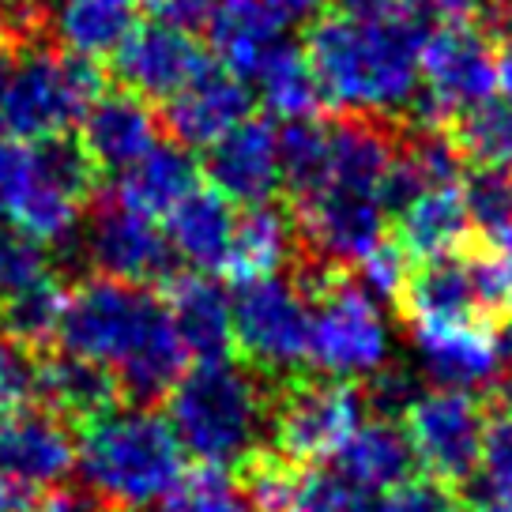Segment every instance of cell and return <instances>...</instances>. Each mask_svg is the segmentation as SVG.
I'll list each match as a JSON object with an SVG mask.
<instances>
[{
  "label": "cell",
  "instance_id": "obj_20",
  "mask_svg": "<svg viewBox=\"0 0 512 512\" xmlns=\"http://www.w3.org/2000/svg\"><path fill=\"white\" fill-rule=\"evenodd\" d=\"M208 34L215 64L245 83H253L260 68L290 42L287 19L264 0H219Z\"/></svg>",
  "mask_w": 512,
  "mask_h": 512
},
{
  "label": "cell",
  "instance_id": "obj_42",
  "mask_svg": "<svg viewBox=\"0 0 512 512\" xmlns=\"http://www.w3.org/2000/svg\"><path fill=\"white\" fill-rule=\"evenodd\" d=\"M422 396V388H418V377L411 373L407 366L400 362H384L377 373H369V381L362 384V400L366 407H373L384 422H396V418L407 415V407Z\"/></svg>",
  "mask_w": 512,
  "mask_h": 512
},
{
  "label": "cell",
  "instance_id": "obj_32",
  "mask_svg": "<svg viewBox=\"0 0 512 512\" xmlns=\"http://www.w3.org/2000/svg\"><path fill=\"white\" fill-rule=\"evenodd\" d=\"M238 486L253 512H294L298 494H302L305 467L287 460L275 448L256 445L245 460L234 464Z\"/></svg>",
  "mask_w": 512,
  "mask_h": 512
},
{
  "label": "cell",
  "instance_id": "obj_24",
  "mask_svg": "<svg viewBox=\"0 0 512 512\" xmlns=\"http://www.w3.org/2000/svg\"><path fill=\"white\" fill-rule=\"evenodd\" d=\"M298 249H302V241H298L294 211L279 208L272 200L253 204L234 223V241H230V256H226L223 272L234 283L260 279V275H279L298 256Z\"/></svg>",
  "mask_w": 512,
  "mask_h": 512
},
{
  "label": "cell",
  "instance_id": "obj_3",
  "mask_svg": "<svg viewBox=\"0 0 512 512\" xmlns=\"http://www.w3.org/2000/svg\"><path fill=\"white\" fill-rule=\"evenodd\" d=\"M83 486L110 512H140L181 479L185 448L151 407L110 411L87 422L76 441Z\"/></svg>",
  "mask_w": 512,
  "mask_h": 512
},
{
  "label": "cell",
  "instance_id": "obj_27",
  "mask_svg": "<svg viewBox=\"0 0 512 512\" xmlns=\"http://www.w3.org/2000/svg\"><path fill=\"white\" fill-rule=\"evenodd\" d=\"M192 189H200V166L189 147L155 144L128 174H121L117 196L147 219H166Z\"/></svg>",
  "mask_w": 512,
  "mask_h": 512
},
{
  "label": "cell",
  "instance_id": "obj_15",
  "mask_svg": "<svg viewBox=\"0 0 512 512\" xmlns=\"http://www.w3.org/2000/svg\"><path fill=\"white\" fill-rule=\"evenodd\" d=\"M211 189H219L230 204L253 208L268 204L283 189L279 174V128L264 117H249L238 128H230L223 140L208 147L204 162Z\"/></svg>",
  "mask_w": 512,
  "mask_h": 512
},
{
  "label": "cell",
  "instance_id": "obj_40",
  "mask_svg": "<svg viewBox=\"0 0 512 512\" xmlns=\"http://www.w3.org/2000/svg\"><path fill=\"white\" fill-rule=\"evenodd\" d=\"M38 185V151L31 140L0 136V223H12Z\"/></svg>",
  "mask_w": 512,
  "mask_h": 512
},
{
  "label": "cell",
  "instance_id": "obj_1",
  "mask_svg": "<svg viewBox=\"0 0 512 512\" xmlns=\"http://www.w3.org/2000/svg\"><path fill=\"white\" fill-rule=\"evenodd\" d=\"M430 31L403 8L317 16L305 38L320 98L343 117H407L422 87V42Z\"/></svg>",
  "mask_w": 512,
  "mask_h": 512
},
{
  "label": "cell",
  "instance_id": "obj_38",
  "mask_svg": "<svg viewBox=\"0 0 512 512\" xmlns=\"http://www.w3.org/2000/svg\"><path fill=\"white\" fill-rule=\"evenodd\" d=\"M475 479H479V501L512 490V407H490Z\"/></svg>",
  "mask_w": 512,
  "mask_h": 512
},
{
  "label": "cell",
  "instance_id": "obj_35",
  "mask_svg": "<svg viewBox=\"0 0 512 512\" xmlns=\"http://www.w3.org/2000/svg\"><path fill=\"white\" fill-rule=\"evenodd\" d=\"M464 208L486 241L512 234V166H479L464 181Z\"/></svg>",
  "mask_w": 512,
  "mask_h": 512
},
{
  "label": "cell",
  "instance_id": "obj_23",
  "mask_svg": "<svg viewBox=\"0 0 512 512\" xmlns=\"http://www.w3.org/2000/svg\"><path fill=\"white\" fill-rule=\"evenodd\" d=\"M400 313L407 324H460V320H482L471 268L464 253H448L422 260V268L407 275L400 294Z\"/></svg>",
  "mask_w": 512,
  "mask_h": 512
},
{
  "label": "cell",
  "instance_id": "obj_44",
  "mask_svg": "<svg viewBox=\"0 0 512 512\" xmlns=\"http://www.w3.org/2000/svg\"><path fill=\"white\" fill-rule=\"evenodd\" d=\"M34 396V366L27 351H19L12 339L0 332V415L27 407Z\"/></svg>",
  "mask_w": 512,
  "mask_h": 512
},
{
  "label": "cell",
  "instance_id": "obj_29",
  "mask_svg": "<svg viewBox=\"0 0 512 512\" xmlns=\"http://www.w3.org/2000/svg\"><path fill=\"white\" fill-rule=\"evenodd\" d=\"M64 305H68V290L49 275L42 283L0 302V332L19 351H49V343L61 336Z\"/></svg>",
  "mask_w": 512,
  "mask_h": 512
},
{
  "label": "cell",
  "instance_id": "obj_25",
  "mask_svg": "<svg viewBox=\"0 0 512 512\" xmlns=\"http://www.w3.org/2000/svg\"><path fill=\"white\" fill-rule=\"evenodd\" d=\"M136 12L140 0H49V31L64 53L102 61L132 34Z\"/></svg>",
  "mask_w": 512,
  "mask_h": 512
},
{
  "label": "cell",
  "instance_id": "obj_39",
  "mask_svg": "<svg viewBox=\"0 0 512 512\" xmlns=\"http://www.w3.org/2000/svg\"><path fill=\"white\" fill-rule=\"evenodd\" d=\"M294 512H381V494L354 486L339 471H305Z\"/></svg>",
  "mask_w": 512,
  "mask_h": 512
},
{
  "label": "cell",
  "instance_id": "obj_37",
  "mask_svg": "<svg viewBox=\"0 0 512 512\" xmlns=\"http://www.w3.org/2000/svg\"><path fill=\"white\" fill-rule=\"evenodd\" d=\"M49 253L42 241L23 234L16 226H0V302L12 298L19 290L34 287L49 279Z\"/></svg>",
  "mask_w": 512,
  "mask_h": 512
},
{
  "label": "cell",
  "instance_id": "obj_17",
  "mask_svg": "<svg viewBox=\"0 0 512 512\" xmlns=\"http://www.w3.org/2000/svg\"><path fill=\"white\" fill-rule=\"evenodd\" d=\"M80 144L98 174L121 177L159 144V113L128 91L98 95L80 121Z\"/></svg>",
  "mask_w": 512,
  "mask_h": 512
},
{
  "label": "cell",
  "instance_id": "obj_9",
  "mask_svg": "<svg viewBox=\"0 0 512 512\" xmlns=\"http://www.w3.org/2000/svg\"><path fill=\"white\" fill-rule=\"evenodd\" d=\"M76 467V437L49 407L0 415V512H31Z\"/></svg>",
  "mask_w": 512,
  "mask_h": 512
},
{
  "label": "cell",
  "instance_id": "obj_16",
  "mask_svg": "<svg viewBox=\"0 0 512 512\" xmlns=\"http://www.w3.org/2000/svg\"><path fill=\"white\" fill-rule=\"evenodd\" d=\"M249 117H253L249 83L238 80L234 72H226L223 64L215 61L185 91H177L166 102V113H162L174 144L189 147V151L192 147H211L215 140H223L230 128H238Z\"/></svg>",
  "mask_w": 512,
  "mask_h": 512
},
{
  "label": "cell",
  "instance_id": "obj_51",
  "mask_svg": "<svg viewBox=\"0 0 512 512\" xmlns=\"http://www.w3.org/2000/svg\"><path fill=\"white\" fill-rule=\"evenodd\" d=\"M475 512H512V490L509 494H494V497H482Z\"/></svg>",
  "mask_w": 512,
  "mask_h": 512
},
{
  "label": "cell",
  "instance_id": "obj_50",
  "mask_svg": "<svg viewBox=\"0 0 512 512\" xmlns=\"http://www.w3.org/2000/svg\"><path fill=\"white\" fill-rule=\"evenodd\" d=\"M494 347H497V358L512 366V313L494 324Z\"/></svg>",
  "mask_w": 512,
  "mask_h": 512
},
{
  "label": "cell",
  "instance_id": "obj_30",
  "mask_svg": "<svg viewBox=\"0 0 512 512\" xmlns=\"http://www.w3.org/2000/svg\"><path fill=\"white\" fill-rule=\"evenodd\" d=\"M332 162V125L317 117H298L279 128V174L283 189L298 204L324 185Z\"/></svg>",
  "mask_w": 512,
  "mask_h": 512
},
{
  "label": "cell",
  "instance_id": "obj_12",
  "mask_svg": "<svg viewBox=\"0 0 512 512\" xmlns=\"http://www.w3.org/2000/svg\"><path fill=\"white\" fill-rule=\"evenodd\" d=\"M482 430H486L482 403L460 388L426 392L403 415V433L415 460L430 471V479H441L448 486L475 479Z\"/></svg>",
  "mask_w": 512,
  "mask_h": 512
},
{
  "label": "cell",
  "instance_id": "obj_33",
  "mask_svg": "<svg viewBox=\"0 0 512 512\" xmlns=\"http://www.w3.org/2000/svg\"><path fill=\"white\" fill-rule=\"evenodd\" d=\"M452 140L479 166H512V95H494L452 121Z\"/></svg>",
  "mask_w": 512,
  "mask_h": 512
},
{
  "label": "cell",
  "instance_id": "obj_45",
  "mask_svg": "<svg viewBox=\"0 0 512 512\" xmlns=\"http://www.w3.org/2000/svg\"><path fill=\"white\" fill-rule=\"evenodd\" d=\"M147 8V16L162 23V27H174V31L196 34L208 31L219 0H140Z\"/></svg>",
  "mask_w": 512,
  "mask_h": 512
},
{
  "label": "cell",
  "instance_id": "obj_5",
  "mask_svg": "<svg viewBox=\"0 0 512 512\" xmlns=\"http://www.w3.org/2000/svg\"><path fill=\"white\" fill-rule=\"evenodd\" d=\"M102 95V72L95 61L72 57L64 49H27L12 57V76L4 91L0 125L19 140H53L80 125L87 106Z\"/></svg>",
  "mask_w": 512,
  "mask_h": 512
},
{
  "label": "cell",
  "instance_id": "obj_6",
  "mask_svg": "<svg viewBox=\"0 0 512 512\" xmlns=\"http://www.w3.org/2000/svg\"><path fill=\"white\" fill-rule=\"evenodd\" d=\"M418 68L422 87L415 106L407 110V125L445 128L497 91L494 38L482 27H471L467 19L430 31V38L422 42Z\"/></svg>",
  "mask_w": 512,
  "mask_h": 512
},
{
  "label": "cell",
  "instance_id": "obj_2",
  "mask_svg": "<svg viewBox=\"0 0 512 512\" xmlns=\"http://www.w3.org/2000/svg\"><path fill=\"white\" fill-rule=\"evenodd\" d=\"M57 339L68 354L110 366L121 396L136 407L166 400L189 358L166 305L151 290L102 275L68 294Z\"/></svg>",
  "mask_w": 512,
  "mask_h": 512
},
{
  "label": "cell",
  "instance_id": "obj_22",
  "mask_svg": "<svg viewBox=\"0 0 512 512\" xmlns=\"http://www.w3.org/2000/svg\"><path fill=\"white\" fill-rule=\"evenodd\" d=\"M238 215L219 189H192L170 215H166V241L174 256H181L192 272H223L230 241H234Z\"/></svg>",
  "mask_w": 512,
  "mask_h": 512
},
{
  "label": "cell",
  "instance_id": "obj_8",
  "mask_svg": "<svg viewBox=\"0 0 512 512\" xmlns=\"http://www.w3.org/2000/svg\"><path fill=\"white\" fill-rule=\"evenodd\" d=\"M362 388L343 377H283L272 396L275 452L294 464H317L336 456L362 426Z\"/></svg>",
  "mask_w": 512,
  "mask_h": 512
},
{
  "label": "cell",
  "instance_id": "obj_21",
  "mask_svg": "<svg viewBox=\"0 0 512 512\" xmlns=\"http://www.w3.org/2000/svg\"><path fill=\"white\" fill-rule=\"evenodd\" d=\"M34 392L46 400V407L64 422L87 426L95 418L117 411L121 384L117 373L102 362L80 358V354H49L42 366H34Z\"/></svg>",
  "mask_w": 512,
  "mask_h": 512
},
{
  "label": "cell",
  "instance_id": "obj_31",
  "mask_svg": "<svg viewBox=\"0 0 512 512\" xmlns=\"http://www.w3.org/2000/svg\"><path fill=\"white\" fill-rule=\"evenodd\" d=\"M256 91L264 98V106L283 117V121H298V117H313L317 106L324 102L317 87V76L305 61V49L298 46H283L272 61L260 68L256 76Z\"/></svg>",
  "mask_w": 512,
  "mask_h": 512
},
{
  "label": "cell",
  "instance_id": "obj_11",
  "mask_svg": "<svg viewBox=\"0 0 512 512\" xmlns=\"http://www.w3.org/2000/svg\"><path fill=\"white\" fill-rule=\"evenodd\" d=\"M313 332H309V358L328 377H369L388 358V328L381 305L347 275L313 298Z\"/></svg>",
  "mask_w": 512,
  "mask_h": 512
},
{
  "label": "cell",
  "instance_id": "obj_10",
  "mask_svg": "<svg viewBox=\"0 0 512 512\" xmlns=\"http://www.w3.org/2000/svg\"><path fill=\"white\" fill-rule=\"evenodd\" d=\"M384 219L388 211L381 189L343 177H328L313 196L294 204L302 253L332 268H351L373 245H381Z\"/></svg>",
  "mask_w": 512,
  "mask_h": 512
},
{
  "label": "cell",
  "instance_id": "obj_43",
  "mask_svg": "<svg viewBox=\"0 0 512 512\" xmlns=\"http://www.w3.org/2000/svg\"><path fill=\"white\" fill-rule=\"evenodd\" d=\"M381 512H464V501L441 479H407L381 497Z\"/></svg>",
  "mask_w": 512,
  "mask_h": 512
},
{
  "label": "cell",
  "instance_id": "obj_19",
  "mask_svg": "<svg viewBox=\"0 0 512 512\" xmlns=\"http://www.w3.org/2000/svg\"><path fill=\"white\" fill-rule=\"evenodd\" d=\"M166 313L185 354L200 362L230 358L234 351V313L226 290L204 272H177L166 283Z\"/></svg>",
  "mask_w": 512,
  "mask_h": 512
},
{
  "label": "cell",
  "instance_id": "obj_52",
  "mask_svg": "<svg viewBox=\"0 0 512 512\" xmlns=\"http://www.w3.org/2000/svg\"><path fill=\"white\" fill-rule=\"evenodd\" d=\"M8 76H12V57L0 49V110H4V91H8Z\"/></svg>",
  "mask_w": 512,
  "mask_h": 512
},
{
  "label": "cell",
  "instance_id": "obj_7",
  "mask_svg": "<svg viewBox=\"0 0 512 512\" xmlns=\"http://www.w3.org/2000/svg\"><path fill=\"white\" fill-rule=\"evenodd\" d=\"M230 313H234V347L260 373L294 377L309 358L313 309L290 275L279 272L234 283Z\"/></svg>",
  "mask_w": 512,
  "mask_h": 512
},
{
  "label": "cell",
  "instance_id": "obj_18",
  "mask_svg": "<svg viewBox=\"0 0 512 512\" xmlns=\"http://www.w3.org/2000/svg\"><path fill=\"white\" fill-rule=\"evenodd\" d=\"M415 336L418 366L422 373L437 381L441 388H490L497 381V358L494 332L486 320H460V324H411Z\"/></svg>",
  "mask_w": 512,
  "mask_h": 512
},
{
  "label": "cell",
  "instance_id": "obj_26",
  "mask_svg": "<svg viewBox=\"0 0 512 512\" xmlns=\"http://www.w3.org/2000/svg\"><path fill=\"white\" fill-rule=\"evenodd\" d=\"M415 452L407 445V433L396 422H366L347 437V445L336 452V471L347 482L362 486L369 494H388L400 482L411 479Z\"/></svg>",
  "mask_w": 512,
  "mask_h": 512
},
{
  "label": "cell",
  "instance_id": "obj_14",
  "mask_svg": "<svg viewBox=\"0 0 512 512\" xmlns=\"http://www.w3.org/2000/svg\"><path fill=\"white\" fill-rule=\"evenodd\" d=\"M110 61L113 80L121 83V91L144 102H170L208 68L211 57L192 34L162 27L151 19L144 27H132V34L113 49Z\"/></svg>",
  "mask_w": 512,
  "mask_h": 512
},
{
  "label": "cell",
  "instance_id": "obj_49",
  "mask_svg": "<svg viewBox=\"0 0 512 512\" xmlns=\"http://www.w3.org/2000/svg\"><path fill=\"white\" fill-rule=\"evenodd\" d=\"M497 87L501 95H512V38L497 46Z\"/></svg>",
  "mask_w": 512,
  "mask_h": 512
},
{
  "label": "cell",
  "instance_id": "obj_53",
  "mask_svg": "<svg viewBox=\"0 0 512 512\" xmlns=\"http://www.w3.org/2000/svg\"><path fill=\"white\" fill-rule=\"evenodd\" d=\"M8 31V16H4V4H0V34Z\"/></svg>",
  "mask_w": 512,
  "mask_h": 512
},
{
  "label": "cell",
  "instance_id": "obj_34",
  "mask_svg": "<svg viewBox=\"0 0 512 512\" xmlns=\"http://www.w3.org/2000/svg\"><path fill=\"white\" fill-rule=\"evenodd\" d=\"M159 512H253L241 494V486L230 479L226 467H196L181 471V479L162 494Z\"/></svg>",
  "mask_w": 512,
  "mask_h": 512
},
{
  "label": "cell",
  "instance_id": "obj_41",
  "mask_svg": "<svg viewBox=\"0 0 512 512\" xmlns=\"http://www.w3.org/2000/svg\"><path fill=\"white\" fill-rule=\"evenodd\" d=\"M407 275H411V264L400 241H381L358 260V279H362L358 287L377 302H400Z\"/></svg>",
  "mask_w": 512,
  "mask_h": 512
},
{
  "label": "cell",
  "instance_id": "obj_4",
  "mask_svg": "<svg viewBox=\"0 0 512 512\" xmlns=\"http://www.w3.org/2000/svg\"><path fill=\"white\" fill-rule=\"evenodd\" d=\"M170 426L185 452L211 467H234L260 445L272 418L268 384L230 358L196 362L170 388Z\"/></svg>",
  "mask_w": 512,
  "mask_h": 512
},
{
  "label": "cell",
  "instance_id": "obj_28",
  "mask_svg": "<svg viewBox=\"0 0 512 512\" xmlns=\"http://www.w3.org/2000/svg\"><path fill=\"white\" fill-rule=\"evenodd\" d=\"M471 230L464 208V192L456 185H441V189L418 192L415 200L396 215V241L403 245L407 256H448L460 253Z\"/></svg>",
  "mask_w": 512,
  "mask_h": 512
},
{
  "label": "cell",
  "instance_id": "obj_13",
  "mask_svg": "<svg viewBox=\"0 0 512 512\" xmlns=\"http://www.w3.org/2000/svg\"><path fill=\"white\" fill-rule=\"evenodd\" d=\"M76 245L83 249L87 264L102 279L147 287V283H166L174 272V249L162 234L155 219L128 208L113 192L91 208V219L76 234Z\"/></svg>",
  "mask_w": 512,
  "mask_h": 512
},
{
  "label": "cell",
  "instance_id": "obj_47",
  "mask_svg": "<svg viewBox=\"0 0 512 512\" xmlns=\"http://www.w3.org/2000/svg\"><path fill=\"white\" fill-rule=\"evenodd\" d=\"M486 34L490 38H512V0H490L486 8Z\"/></svg>",
  "mask_w": 512,
  "mask_h": 512
},
{
  "label": "cell",
  "instance_id": "obj_48",
  "mask_svg": "<svg viewBox=\"0 0 512 512\" xmlns=\"http://www.w3.org/2000/svg\"><path fill=\"white\" fill-rule=\"evenodd\" d=\"M0 4H4L8 27H12V31H23V27H31L34 19H38V8H42L46 0H0Z\"/></svg>",
  "mask_w": 512,
  "mask_h": 512
},
{
  "label": "cell",
  "instance_id": "obj_46",
  "mask_svg": "<svg viewBox=\"0 0 512 512\" xmlns=\"http://www.w3.org/2000/svg\"><path fill=\"white\" fill-rule=\"evenodd\" d=\"M264 4H272L287 23H305V19H317L332 0H264Z\"/></svg>",
  "mask_w": 512,
  "mask_h": 512
},
{
  "label": "cell",
  "instance_id": "obj_36",
  "mask_svg": "<svg viewBox=\"0 0 512 512\" xmlns=\"http://www.w3.org/2000/svg\"><path fill=\"white\" fill-rule=\"evenodd\" d=\"M467 268H471V283H475V298H479L482 320H501L512 313V234L509 238H494L467 249Z\"/></svg>",
  "mask_w": 512,
  "mask_h": 512
}]
</instances>
